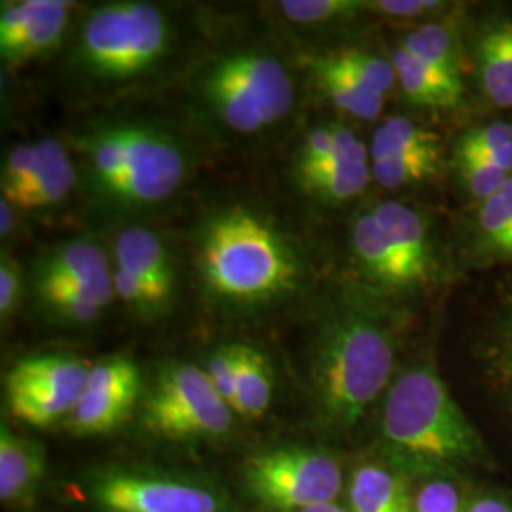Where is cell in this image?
I'll return each instance as SVG.
<instances>
[{
  "label": "cell",
  "instance_id": "obj_35",
  "mask_svg": "<svg viewBox=\"0 0 512 512\" xmlns=\"http://www.w3.org/2000/svg\"><path fill=\"white\" fill-rule=\"evenodd\" d=\"M458 165L469 192L480 202L492 198L511 179V173L475 158H458Z\"/></svg>",
  "mask_w": 512,
  "mask_h": 512
},
{
  "label": "cell",
  "instance_id": "obj_24",
  "mask_svg": "<svg viewBox=\"0 0 512 512\" xmlns=\"http://www.w3.org/2000/svg\"><path fill=\"white\" fill-rule=\"evenodd\" d=\"M372 171L366 164H327L296 169V181L319 200L346 202L365 192Z\"/></svg>",
  "mask_w": 512,
  "mask_h": 512
},
{
  "label": "cell",
  "instance_id": "obj_28",
  "mask_svg": "<svg viewBox=\"0 0 512 512\" xmlns=\"http://www.w3.org/2000/svg\"><path fill=\"white\" fill-rule=\"evenodd\" d=\"M440 164V150L437 152H416L384 160H374L372 179L385 188H399L408 184L421 183L437 173Z\"/></svg>",
  "mask_w": 512,
  "mask_h": 512
},
{
  "label": "cell",
  "instance_id": "obj_36",
  "mask_svg": "<svg viewBox=\"0 0 512 512\" xmlns=\"http://www.w3.org/2000/svg\"><path fill=\"white\" fill-rule=\"evenodd\" d=\"M512 145V126L495 122L484 128L473 129L465 133L458 143V156L461 158H478L495 152L499 148Z\"/></svg>",
  "mask_w": 512,
  "mask_h": 512
},
{
  "label": "cell",
  "instance_id": "obj_11",
  "mask_svg": "<svg viewBox=\"0 0 512 512\" xmlns=\"http://www.w3.org/2000/svg\"><path fill=\"white\" fill-rule=\"evenodd\" d=\"M71 8L73 4L67 0L2 2V59L18 65L54 50L67 31Z\"/></svg>",
  "mask_w": 512,
  "mask_h": 512
},
{
  "label": "cell",
  "instance_id": "obj_19",
  "mask_svg": "<svg viewBox=\"0 0 512 512\" xmlns=\"http://www.w3.org/2000/svg\"><path fill=\"white\" fill-rule=\"evenodd\" d=\"M370 213L393 247L404 256L412 270L420 275L421 283H425L431 275L433 253L427 224L421 219L420 213L399 202L380 203Z\"/></svg>",
  "mask_w": 512,
  "mask_h": 512
},
{
  "label": "cell",
  "instance_id": "obj_44",
  "mask_svg": "<svg viewBox=\"0 0 512 512\" xmlns=\"http://www.w3.org/2000/svg\"><path fill=\"white\" fill-rule=\"evenodd\" d=\"M296 512H351L348 507H340L338 503L334 505H323V507H311V509H304V511Z\"/></svg>",
  "mask_w": 512,
  "mask_h": 512
},
{
  "label": "cell",
  "instance_id": "obj_10",
  "mask_svg": "<svg viewBox=\"0 0 512 512\" xmlns=\"http://www.w3.org/2000/svg\"><path fill=\"white\" fill-rule=\"evenodd\" d=\"M141 395V372L129 357H109L92 366L82 399L67 418L80 437L107 435L128 420Z\"/></svg>",
  "mask_w": 512,
  "mask_h": 512
},
{
  "label": "cell",
  "instance_id": "obj_37",
  "mask_svg": "<svg viewBox=\"0 0 512 512\" xmlns=\"http://www.w3.org/2000/svg\"><path fill=\"white\" fill-rule=\"evenodd\" d=\"M334 156V135L332 124L311 129L304 137L302 147L296 158V169H310L327 164Z\"/></svg>",
  "mask_w": 512,
  "mask_h": 512
},
{
  "label": "cell",
  "instance_id": "obj_18",
  "mask_svg": "<svg viewBox=\"0 0 512 512\" xmlns=\"http://www.w3.org/2000/svg\"><path fill=\"white\" fill-rule=\"evenodd\" d=\"M114 266L154 285L171 300L175 274L164 241L148 228L131 226L118 234L114 243Z\"/></svg>",
  "mask_w": 512,
  "mask_h": 512
},
{
  "label": "cell",
  "instance_id": "obj_31",
  "mask_svg": "<svg viewBox=\"0 0 512 512\" xmlns=\"http://www.w3.org/2000/svg\"><path fill=\"white\" fill-rule=\"evenodd\" d=\"M285 18L298 25L327 23L334 19L349 18L365 10V2L355 0H285L279 4Z\"/></svg>",
  "mask_w": 512,
  "mask_h": 512
},
{
  "label": "cell",
  "instance_id": "obj_3",
  "mask_svg": "<svg viewBox=\"0 0 512 512\" xmlns=\"http://www.w3.org/2000/svg\"><path fill=\"white\" fill-rule=\"evenodd\" d=\"M198 270L205 289L220 302L256 306L294 291L300 262L272 222L232 207L205 224Z\"/></svg>",
  "mask_w": 512,
  "mask_h": 512
},
{
  "label": "cell",
  "instance_id": "obj_25",
  "mask_svg": "<svg viewBox=\"0 0 512 512\" xmlns=\"http://www.w3.org/2000/svg\"><path fill=\"white\" fill-rule=\"evenodd\" d=\"M439 137L408 118H389L376 129L370 145L372 160H384L416 152H437Z\"/></svg>",
  "mask_w": 512,
  "mask_h": 512
},
{
  "label": "cell",
  "instance_id": "obj_32",
  "mask_svg": "<svg viewBox=\"0 0 512 512\" xmlns=\"http://www.w3.org/2000/svg\"><path fill=\"white\" fill-rule=\"evenodd\" d=\"M243 357V346L239 344H228L215 349L207 365L203 366L209 382L215 387V391L224 399V403L232 408L234 401V389L238 380L239 366Z\"/></svg>",
  "mask_w": 512,
  "mask_h": 512
},
{
  "label": "cell",
  "instance_id": "obj_1",
  "mask_svg": "<svg viewBox=\"0 0 512 512\" xmlns=\"http://www.w3.org/2000/svg\"><path fill=\"white\" fill-rule=\"evenodd\" d=\"M397 334L391 321L365 304L330 311L311 342L308 389L317 421L348 433L393 384Z\"/></svg>",
  "mask_w": 512,
  "mask_h": 512
},
{
  "label": "cell",
  "instance_id": "obj_39",
  "mask_svg": "<svg viewBox=\"0 0 512 512\" xmlns=\"http://www.w3.org/2000/svg\"><path fill=\"white\" fill-rule=\"evenodd\" d=\"M332 135H334V156L327 164H366L368 152L351 129L342 124H332Z\"/></svg>",
  "mask_w": 512,
  "mask_h": 512
},
{
  "label": "cell",
  "instance_id": "obj_22",
  "mask_svg": "<svg viewBox=\"0 0 512 512\" xmlns=\"http://www.w3.org/2000/svg\"><path fill=\"white\" fill-rule=\"evenodd\" d=\"M480 73L495 105L512 107V23H497L480 40Z\"/></svg>",
  "mask_w": 512,
  "mask_h": 512
},
{
  "label": "cell",
  "instance_id": "obj_4",
  "mask_svg": "<svg viewBox=\"0 0 512 512\" xmlns=\"http://www.w3.org/2000/svg\"><path fill=\"white\" fill-rule=\"evenodd\" d=\"M93 190L124 207H150L179 192L188 173L183 147L164 131L110 124L80 139Z\"/></svg>",
  "mask_w": 512,
  "mask_h": 512
},
{
  "label": "cell",
  "instance_id": "obj_17",
  "mask_svg": "<svg viewBox=\"0 0 512 512\" xmlns=\"http://www.w3.org/2000/svg\"><path fill=\"white\" fill-rule=\"evenodd\" d=\"M351 249L368 277L389 289L420 285V275L404 260L378 226L372 213L357 217L351 226Z\"/></svg>",
  "mask_w": 512,
  "mask_h": 512
},
{
  "label": "cell",
  "instance_id": "obj_14",
  "mask_svg": "<svg viewBox=\"0 0 512 512\" xmlns=\"http://www.w3.org/2000/svg\"><path fill=\"white\" fill-rule=\"evenodd\" d=\"M46 450L35 439L0 427V499L8 507H29L46 476Z\"/></svg>",
  "mask_w": 512,
  "mask_h": 512
},
{
  "label": "cell",
  "instance_id": "obj_6",
  "mask_svg": "<svg viewBox=\"0 0 512 512\" xmlns=\"http://www.w3.org/2000/svg\"><path fill=\"white\" fill-rule=\"evenodd\" d=\"M169 40V21L158 6L110 2L84 21L76 40V63L95 80H131L162 61Z\"/></svg>",
  "mask_w": 512,
  "mask_h": 512
},
{
  "label": "cell",
  "instance_id": "obj_12",
  "mask_svg": "<svg viewBox=\"0 0 512 512\" xmlns=\"http://www.w3.org/2000/svg\"><path fill=\"white\" fill-rule=\"evenodd\" d=\"M92 366L67 353L25 357L6 374V393H31L76 408L82 399Z\"/></svg>",
  "mask_w": 512,
  "mask_h": 512
},
{
  "label": "cell",
  "instance_id": "obj_40",
  "mask_svg": "<svg viewBox=\"0 0 512 512\" xmlns=\"http://www.w3.org/2000/svg\"><path fill=\"white\" fill-rule=\"evenodd\" d=\"M442 2L437 0H374L365 2V10L378 12L393 18H418L439 10Z\"/></svg>",
  "mask_w": 512,
  "mask_h": 512
},
{
  "label": "cell",
  "instance_id": "obj_23",
  "mask_svg": "<svg viewBox=\"0 0 512 512\" xmlns=\"http://www.w3.org/2000/svg\"><path fill=\"white\" fill-rule=\"evenodd\" d=\"M272 397L274 378L266 357L256 349L243 346V357L232 401L234 414L245 420H258L270 410Z\"/></svg>",
  "mask_w": 512,
  "mask_h": 512
},
{
  "label": "cell",
  "instance_id": "obj_38",
  "mask_svg": "<svg viewBox=\"0 0 512 512\" xmlns=\"http://www.w3.org/2000/svg\"><path fill=\"white\" fill-rule=\"evenodd\" d=\"M23 277L19 272V264L10 255H2L0 260V317L2 321L10 319L14 311L18 310L21 291H23Z\"/></svg>",
  "mask_w": 512,
  "mask_h": 512
},
{
  "label": "cell",
  "instance_id": "obj_5",
  "mask_svg": "<svg viewBox=\"0 0 512 512\" xmlns=\"http://www.w3.org/2000/svg\"><path fill=\"white\" fill-rule=\"evenodd\" d=\"M200 93L224 128L243 135L272 128L294 105L291 74L266 50L222 55L203 74Z\"/></svg>",
  "mask_w": 512,
  "mask_h": 512
},
{
  "label": "cell",
  "instance_id": "obj_41",
  "mask_svg": "<svg viewBox=\"0 0 512 512\" xmlns=\"http://www.w3.org/2000/svg\"><path fill=\"white\" fill-rule=\"evenodd\" d=\"M497 368L512 395V310L505 315L497 334Z\"/></svg>",
  "mask_w": 512,
  "mask_h": 512
},
{
  "label": "cell",
  "instance_id": "obj_26",
  "mask_svg": "<svg viewBox=\"0 0 512 512\" xmlns=\"http://www.w3.org/2000/svg\"><path fill=\"white\" fill-rule=\"evenodd\" d=\"M401 48L429 67L459 76L456 38L450 29H446L442 25L431 23V25H423L420 29L408 33L404 37Z\"/></svg>",
  "mask_w": 512,
  "mask_h": 512
},
{
  "label": "cell",
  "instance_id": "obj_34",
  "mask_svg": "<svg viewBox=\"0 0 512 512\" xmlns=\"http://www.w3.org/2000/svg\"><path fill=\"white\" fill-rule=\"evenodd\" d=\"M458 486L446 478H429L414 492V512H467Z\"/></svg>",
  "mask_w": 512,
  "mask_h": 512
},
{
  "label": "cell",
  "instance_id": "obj_20",
  "mask_svg": "<svg viewBox=\"0 0 512 512\" xmlns=\"http://www.w3.org/2000/svg\"><path fill=\"white\" fill-rule=\"evenodd\" d=\"M397 82L410 103L418 107H454L461 101V78L429 67L399 46L393 54Z\"/></svg>",
  "mask_w": 512,
  "mask_h": 512
},
{
  "label": "cell",
  "instance_id": "obj_7",
  "mask_svg": "<svg viewBox=\"0 0 512 512\" xmlns=\"http://www.w3.org/2000/svg\"><path fill=\"white\" fill-rule=\"evenodd\" d=\"M340 461L311 446H277L245 461L243 484L260 505L296 512L338 503L346 494Z\"/></svg>",
  "mask_w": 512,
  "mask_h": 512
},
{
  "label": "cell",
  "instance_id": "obj_42",
  "mask_svg": "<svg viewBox=\"0 0 512 512\" xmlns=\"http://www.w3.org/2000/svg\"><path fill=\"white\" fill-rule=\"evenodd\" d=\"M467 512H512V505L501 497L482 495L467 505Z\"/></svg>",
  "mask_w": 512,
  "mask_h": 512
},
{
  "label": "cell",
  "instance_id": "obj_29",
  "mask_svg": "<svg viewBox=\"0 0 512 512\" xmlns=\"http://www.w3.org/2000/svg\"><path fill=\"white\" fill-rule=\"evenodd\" d=\"M478 222L486 243L497 253L512 256V177L497 194L480 203Z\"/></svg>",
  "mask_w": 512,
  "mask_h": 512
},
{
  "label": "cell",
  "instance_id": "obj_8",
  "mask_svg": "<svg viewBox=\"0 0 512 512\" xmlns=\"http://www.w3.org/2000/svg\"><path fill=\"white\" fill-rule=\"evenodd\" d=\"M88 494L101 512H228L230 499L205 476L112 465L97 471Z\"/></svg>",
  "mask_w": 512,
  "mask_h": 512
},
{
  "label": "cell",
  "instance_id": "obj_33",
  "mask_svg": "<svg viewBox=\"0 0 512 512\" xmlns=\"http://www.w3.org/2000/svg\"><path fill=\"white\" fill-rule=\"evenodd\" d=\"M112 281H114L116 296L133 310L145 311V313L160 311L169 302V298H165L154 285H150L139 275L131 274L124 268L114 266Z\"/></svg>",
  "mask_w": 512,
  "mask_h": 512
},
{
  "label": "cell",
  "instance_id": "obj_30",
  "mask_svg": "<svg viewBox=\"0 0 512 512\" xmlns=\"http://www.w3.org/2000/svg\"><path fill=\"white\" fill-rule=\"evenodd\" d=\"M330 57L340 69H344L355 80L365 84L366 88H370L372 92L380 93L384 97L385 93L393 90L397 82L393 63L385 61L378 55L368 54L363 50H342Z\"/></svg>",
  "mask_w": 512,
  "mask_h": 512
},
{
  "label": "cell",
  "instance_id": "obj_15",
  "mask_svg": "<svg viewBox=\"0 0 512 512\" xmlns=\"http://www.w3.org/2000/svg\"><path fill=\"white\" fill-rule=\"evenodd\" d=\"M33 165L27 181L6 202L19 209H44L63 202L76 183V169L57 139L33 143Z\"/></svg>",
  "mask_w": 512,
  "mask_h": 512
},
{
  "label": "cell",
  "instance_id": "obj_43",
  "mask_svg": "<svg viewBox=\"0 0 512 512\" xmlns=\"http://www.w3.org/2000/svg\"><path fill=\"white\" fill-rule=\"evenodd\" d=\"M14 224H16L14 205H10L6 200H2L0 202V234H2V238H8L12 234Z\"/></svg>",
  "mask_w": 512,
  "mask_h": 512
},
{
  "label": "cell",
  "instance_id": "obj_27",
  "mask_svg": "<svg viewBox=\"0 0 512 512\" xmlns=\"http://www.w3.org/2000/svg\"><path fill=\"white\" fill-rule=\"evenodd\" d=\"M37 291L46 310L52 311L55 317L67 323L88 325L99 319V315L107 308V304L101 302L97 296L74 287L37 285Z\"/></svg>",
  "mask_w": 512,
  "mask_h": 512
},
{
  "label": "cell",
  "instance_id": "obj_21",
  "mask_svg": "<svg viewBox=\"0 0 512 512\" xmlns=\"http://www.w3.org/2000/svg\"><path fill=\"white\" fill-rule=\"evenodd\" d=\"M311 71L319 90L325 93L330 103L353 118L374 120L384 109V95L372 92L365 84L340 69L330 55L313 59Z\"/></svg>",
  "mask_w": 512,
  "mask_h": 512
},
{
  "label": "cell",
  "instance_id": "obj_13",
  "mask_svg": "<svg viewBox=\"0 0 512 512\" xmlns=\"http://www.w3.org/2000/svg\"><path fill=\"white\" fill-rule=\"evenodd\" d=\"M37 285H65L97 296L109 306L114 281L109 258L101 247L90 241H71L48 256L37 275Z\"/></svg>",
  "mask_w": 512,
  "mask_h": 512
},
{
  "label": "cell",
  "instance_id": "obj_2",
  "mask_svg": "<svg viewBox=\"0 0 512 512\" xmlns=\"http://www.w3.org/2000/svg\"><path fill=\"white\" fill-rule=\"evenodd\" d=\"M380 433L389 458L437 473L478 458L482 440L433 366L399 374L385 395Z\"/></svg>",
  "mask_w": 512,
  "mask_h": 512
},
{
  "label": "cell",
  "instance_id": "obj_16",
  "mask_svg": "<svg viewBox=\"0 0 512 512\" xmlns=\"http://www.w3.org/2000/svg\"><path fill=\"white\" fill-rule=\"evenodd\" d=\"M351 512H414V492L397 465L365 461L351 469L346 480Z\"/></svg>",
  "mask_w": 512,
  "mask_h": 512
},
{
  "label": "cell",
  "instance_id": "obj_9",
  "mask_svg": "<svg viewBox=\"0 0 512 512\" xmlns=\"http://www.w3.org/2000/svg\"><path fill=\"white\" fill-rule=\"evenodd\" d=\"M143 420L160 439L203 442L230 433L234 410L215 391L202 366L173 363L160 370L150 387Z\"/></svg>",
  "mask_w": 512,
  "mask_h": 512
}]
</instances>
